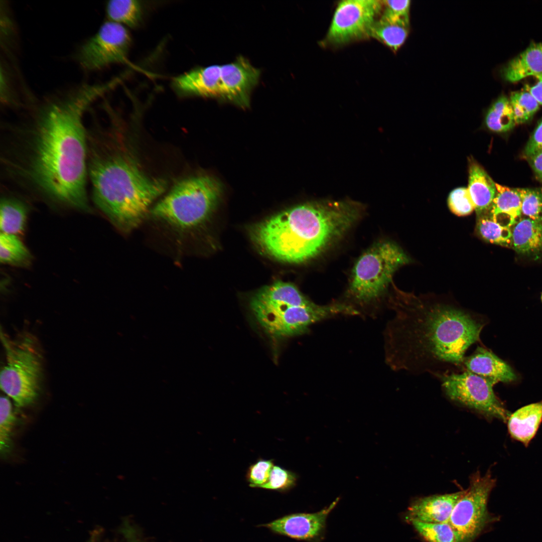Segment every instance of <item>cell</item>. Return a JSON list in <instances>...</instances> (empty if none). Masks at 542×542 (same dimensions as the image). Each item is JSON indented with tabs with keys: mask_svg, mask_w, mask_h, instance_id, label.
I'll return each instance as SVG.
<instances>
[{
	"mask_svg": "<svg viewBox=\"0 0 542 542\" xmlns=\"http://www.w3.org/2000/svg\"><path fill=\"white\" fill-rule=\"evenodd\" d=\"M410 29V19L384 13L373 25L369 37H372L396 51L405 42Z\"/></svg>",
	"mask_w": 542,
	"mask_h": 542,
	"instance_id": "44dd1931",
	"label": "cell"
},
{
	"mask_svg": "<svg viewBox=\"0 0 542 542\" xmlns=\"http://www.w3.org/2000/svg\"><path fill=\"white\" fill-rule=\"evenodd\" d=\"M476 229L479 235L486 241L505 247L512 246L511 228L499 224L486 214L478 217Z\"/></svg>",
	"mask_w": 542,
	"mask_h": 542,
	"instance_id": "4316f807",
	"label": "cell"
},
{
	"mask_svg": "<svg viewBox=\"0 0 542 542\" xmlns=\"http://www.w3.org/2000/svg\"><path fill=\"white\" fill-rule=\"evenodd\" d=\"M351 199L301 204L254 225L251 236L265 254L289 263L308 261L341 237L363 215Z\"/></svg>",
	"mask_w": 542,
	"mask_h": 542,
	"instance_id": "277c9868",
	"label": "cell"
},
{
	"mask_svg": "<svg viewBox=\"0 0 542 542\" xmlns=\"http://www.w3.org/2000/svg\"><path fill=\"white\" fill-rule=\"evenodd\" d=\"M521 199V214L542 222V189L517 188Z\"/></svg>",
	"mask_w": 542,
	"mask_h": 542,
	"instance_id": "4dcf8cb0",
	"label": "cell"
},
{
	"mask_svg": "<svg viewBox=\"0 0 542 542\" xmlns=\"http://www.w3.org/2000/svg\"><path fill=\"white\" fill-rule=\"evenodd\" d=\"M512 246L518 253L542 254V222L521 218L512 229Z\"/></svg>",
	"mask_w": 542,
	"mask_h": 542,
	"instance_id": "7402d4cb",
	"label": "cell"
},
{
	"mask_svg": "<svg viewBox=\"0 0 542 542\" xmlns=\"http://www.w3.org/2000/svg\"><path fill=\"white\" fill-rule=\"evenodd\" d=\"M106 13L109 21L134 27L142 17V5L135 0H112L107 2Z\"/></svg>",
	"mask_w": 542,
	"mask_h": 542,
	"instance_id": "d4e9b609",
	"label": "cell"
},
{
	"mask_svg": "<svg viewBox=\"0 0 542 542\" xmlns=\"http://www.w3.org/2000/svg\"><path fill=\"white\" fill-rule=\"evenodd\" d=\"M131 38L122 25L108 21L80 47L77 60L85 70L101 69L124 62L130 46Z\"/></svg>",
	"mask_w": 542,
	"mask_h": 542,
	"instance_id": "7c38bea8",
	"label": "cell"
},
{
	"mask_svg": "<svg viewBox=\"0 0 542 542\" xmlns=\"http://www.w3.org/2000/svg\"><path fill=\"white\" fill-rule=\"evenodd\" d=\"M417 531L428 542H457L453 529L448 522L410 521Z\"/></svg>",
	"mask_w": 542,
	"mask_h": 542,
	"instance_id": "f546056e",
	"label": "cell"
},
{
	"mask_svg": "<svg viewBox=\"0 0 542 542\" xmlns=\"http://www.w3.org/2000/svg\"><path fill=\"white\" fill-rule=\"evenodd\" d=\"M495 187L494 198L488 211L485 214L499 224L511 228L521 218L520 194L517 189L496 183Z\"/></svg>",
	"mask_w": 542,
	"mask_h": 542,
	"instance_id": "e0dca14e",
	"label": "cell"
},
{
	"mask_svg": "<svg viewBox=\"0 0 542 542\" xmlns=\"http://www.w3.org/2000/svg\"><path fill=\"white\" fill-rule=\"evenodd\" d=\"M442 389L452 401L473 409L488 419L496 418L507 422L510 415L496 396L495 380L465 370L436 376Z\"/></svg>",
	"mask_w": 542,
	"mask_h": 542,
	"instance_id": "9c48e42d",
	"label": "cell"
},
{
	"mask_svg": "<svg viewBox=\"0 0 542 542\" xmlns=\"http://www.w3.org/2000/svg\"><path fill=\"white\" fill-rule=\"evenodd\" d=\"M223 192L221 183L207 175L189 177L176 183L149 214L152 218L181 232H189L203 224L218 205Z\"/></svg>",
	"mask_w": 542,
	"mask_h": 542,
	"instance_id": "8992f818",
	"label": "cell"
},
{
	"mask_svg": "<svg viewBox=\"0 0 542 542\" xmlns=\"http://www.w3.org/2000/svg\"><path fill=\"white\" fill-rule=\"evenodd\" d=\"M31 259L30 252L16 235L1 233L0 260L2 263L26 266L30 263Z\"/></svg>",
	"mask_w": 542,
	"mask_h": 542,
	"instance_id": "484cf974",
	"label": "cell"
},
{
	"mask_svg": "<svg viewBox=\"0 0 542 542\" xmlns=\"http://www.w3.org/2000/svg\"><path fill=\"white\" fill-rule=\"evenodd\" d=\"M463 367L474 374L497 382H510L516 379L511 367L489 349L478 346L470 356L465 357Z\"/></svg>",
	"mask_w": 542,
	"mask_h": 542,
	"instance_id": "2e32d148",
	"label": "cell"
},
{
	"mask_svg": "<svg viewBox=\"0 0 542 542\" xmlns=\"http://www.w3.org/2000/svg\"><path fill=\"white\" fill-rule=\"evenodd\" d=\"M485 124L490 130L497 133L507 132L514 127V114L507 97L500 96L491 105L486 113Z\"/></svg>",
	"mask_w": 542,
	"mask_h": 542,
	"instance_id": "cb8c5ba5",
	"label": "cell"
},
{
	"mask_svg": "<svg viewBox=\"0 0 542 542\" xmlns=\"http://www.w3.org/2000/svg\"><path fill=\"white\" fill-rule=\"evenodd\" d=\"M465 492L464 490L416 499L409 506L406 518L410 522H448L455 505Z\"/></svg>",
	"mask_w": 542,
	"mask_h": 542,
	"instance_id": "9a60e30c",
	"label": "cell"
},
{
	"mask_svg": "<svg viewBox=\"0 0 542 542\" xmlns=\"http://www.w3.org/2000/svg\"><path fill=\"white\" fill-rule=\"evenodd\" d=\"M109 88L107 84H84L43 105L22 134L12 171L49 198L89 211L83 116L92 102Z\"/></svg>",
	"mask_w": 542,
	"mask_h": 542,
	"instance_id": "6da1fadb",
	"label": "cell"
},
{
	"mask_svg": "<svg viewBox=\"0 0 542 542\" xmlns=\"http://www.w3.org/2000/svg\"><path fill=\"white\" fill-rule=\"evenodd\" d=\"M275 466L274 460L258 459L250 464L245 473V479L249 486L252 488H260L268 480L272 470Z\"/></svg>",
	"mask_w": 542,
	"mask_h": 542,
	"instance_id": "d6a6232c",
	"label": "cell"
},
{
	"mask_svg": "<svg viewBox=\"0 0 542 542\" xmlns=\"http://www.w3.org/2000/svg\"><path fill=\"white\" fill-rule=\"evenodd\" d=\"M542 420V400L525 405L509 415L507 421L512 438L527 446Z\"/></svg>",
	"mask_w": 542,
	"mask_h": 542,
	"instance_id": "ffe728a7",
	"label": "cell"
},
{
	"mask_svg": "<svg viewBox=\"0 0 542 542\" xmlns=\"http://www.w3.org/2000/svg\"><path fill=\"white\" fill-rule=\"evenodd\" d=\"M468 192L477 216L489 210L496 193L495 183L484 169L474 161L469 164Z\"/></svg>",
	"mask_w": 542,
	"mask_h": 542,
	"instance_id": "ac0fdd59",
	"label": "cell"
},
{
	"mask_svg": "<svg viewBox=\"0 0 542 542\" xmlns=\"http://www.w3.org/2000/svg\"><path fill=\"white\" fill-rule=\"evenodd\" d=\"M250 307L265 332L276 338L304 334L312 325L349 312L343 303L317 305L295 286L283 282L258 291L251 297Z\"/></svg>",
	"mask_w": 542,
	"mask_h": 542,
	"instance_id": "5b68a950",
	"label": "cell"
},
{
	"mask_svg": "<svg viewBox=\"0 0 542 542\" xmlns=\"http://www.w3.org/2000/svg\"><path fill=\"white\" fill-rule=\"evenodd\" d=\"M410 261L403 250L394 242L376 243L355 262L348 296L362 307L375 303L385 293L395 272Z\"/></svg>",
	"mask_w": 542,
	"mask_h": 542,
	"instance_id": "ba28073f",
	"label": "cell"
},
{
	"mask_svg": "<svg viewBox=\"0 0 542 542\" xmlns=\"http://www.w3.org/2000/svg\"><path fill=\"white\" fill-rule=\"evenodd\" d=\"M495 483L490 471L483 475L477 471L470 477L468 489L455 505L448 522L457 542H472L489 522L487 502Z\"/></svg>",
	"mask_w": 542,
	"mask_h": 542,
	"instance_id": "30bf717a",
	"label": "cell"
},
{
	"mask_svg": "<svg viewBox=\"0 0 542 542\" xmlns=\"http://www.w3.org/2000/svg\"><path fill=\"white\" fill-rule=\"evenodd\" d=\"M116 124L87 128V172L96 206L120 230L136 228L150 213L166 182L143 170Z\"/></svg>",
	"mask_w": 542,
	"mask_h": 542,
	"instance_id": "3957f363",
	"label": "cell"
},
{
	"mask_svg": "<svg viewBox=\"0 0 542 542\" xmlns=\"http://www.w3.org/2000/svg\"><path fill=\"white\" fill-rule=\"evenodd\" d=\"M541 300H542V295H541Z\"/></svg>",
	"mask_w": 542,
	"mask_h": 542,
	"instance_id": "60d3db41",
	"label": "cell"
},
{
	"mask_svg": "<svg viewBox=\"0 0 542 542\" xmlns=\"http://www.w3.org/2000/svg\"><path fill=\"white\" fill-rule=\"evenodd\" d=\"M540 151H542V119L528 140L525 148L524 154L528 158Z\"/></svg>",
	"mask_w": 542,
	"mask_h": 542,
	"instance_id": "d590c367",
	"label": "cell"
},
{
	"mask_svg": "<svg viewBox=\"0 0 542 542\" xmlns=\"http://www.w3.org/2000/svg\"><path fill=\"white\" fill-rule=\"evenodd\" d=\"M122 531L127 542H143L137 534L136 531L131 525L128 524H125L123 527Z\"/></svg>",
	"mask_w": 542,
	"mask_h": 542,
	"instance_id": "f35d334b",
	"label": "cell"
},
{
	"mask_svg": "<svg viewBox=\"0 0 542 542\" xmlns=\"http://www.w3.org/2000/svg\"><path fill=\"white\" fill-rule=\"evenodd\" d=\"M26 204L14 198L4 197L1 201V233L17 235L23 232L28 209Z\"/></svg>",
	"mask_w": 542,
	"mask_h": 542,
	"instance_id": "603a6c76",
	"label": "cell"
},
{
	"mask_svg": "<svg viewBox=\"0 0 542 542\" xmlns=\"http://www.w3.org/2000/svg\"><path fill=\"white\" fill-rule=\"evenodd\" d=\"M298 478L294 472L275 465L268 481L260 488L285 493L296 486Z\"/></svg>",
	"mask_w": 542,
	"mask_h": 542,
	"instance_id": "1f68e13d",
	"label": "cell"
},
{
	"mask_svg": "<svg viewBox=\"0 0 542 542\" xmlns=\"http://www.w3.org/2000/svg\"><path fill=\"white\" fill-rule=\"evenodd\" d=\"M528 158L535 174L542 182V151L536 152Z\"/></svg>",
	"mask_w": 542,
	"mask_h": 542,
	"instance_id": "8d00e7d4",
	"label": "cell"
},
{
	"mask_svg": "<svg viewBox=\"0 0 542 542\" xmlns=\"http://www.w3.org/2000/svg\"><path fill=\"white\" fill-rule=\"evenodd\" d=\"M91 542H96V541H91Z\"/></svg>",
	"mask_w": 542,
	"mask_h": 542,
	"instance_id": "ab89813d",
	"label": "cell"
},
{
	"mask_svg": "<svg viewBox=\"0 0 542 542\" xmlns=\"http://www.w3.org/2000/svg\"><path fill=\"white\" fill-rule=\"evenodd\" d=\"M173 87L181 96H200L223 100L222 66L194 68L174 78Z\"/></svg>",
	"mask_w": 542,
	"mask_h": 542,
	"instance_id": "5bb4252c",
	"label": "cell"
},
{
	"mask_svg": "<svg viewBox=\"0 0 542 542\" xmlns=\"http://www.w3.org/2000/svg\"><path fill=\"white\" fill-rule=\"evenodd\" d=\"M537 81L533 86H526L525 89L530 92L538 102L542 105V73L535 76Z\"/></svg>",
	"mask_w": 542,
	"mask_h": 542,
	"instance_id": "74e56055",
	"label": "cell"
},
{
	"mask_svg": "<svg viewBox=\"0 0 542 542\" xmlns=\"http://www.w3.org/2000/svg\"><path fill=\"white\" fill-rule=\"evenodd\" d=\"M382 9L380 1L341 2L335 11L325 44L338 46L369 37L371 29Z\"/></svg>",
	"mask_w": 542,
	"mask_h": 542,
	"instance_id": "8fae6325",
	"label": "cell"
},
{
	"mask_svg": "<svg viewBox=\"0 0 542 542\" xmlns=\"http://www.w3.org/2000/svg\"><path fill=\"white\" fill-rule=\"evenodd\" d=\"M16 422L11 400L7 395L0 400V449L2 455L7 454L12 445L11 435Z\"/></svg>",
	"mask_w": 542,
	"mask_h": 542,
	"instance_id": "f1b7e54d",
	"label": "cell"
},
{
	"mask_svg": "<svg viewBox=\"0 0 542 542\" xmlns=\"http://www.w3.org/2000/svg\"><path fill=\"white\" fill-rule=\"evenodd\" d=\"M384 331V354L393 370L436 376L463 367L465 353L480 341L482 315L442 300L400 296Z\"/></svg>",
	"mask_w": 542,
	"mask_h": 542,
	"instance_id": "7a4b0ae2",
	"label": "cell"
},
{
	"mask_svg": "<svg viewBox=\"0 0 542 542\" xmlns=\"http://www.w3.org/2000/svg\"><path fill=\"white\" fill-rule=\"evenodd\" d=\"M338 502L315 513H297L285 515L261 525L272 532L293 539L317 542L324 534L326 521Z\"/></svg>",
	"mask_w": 542,
	"mask_h": 542,
	"instance_id": "4fadbf2b",
	"label": "cell"
},
{
	"mask_svg": "<svg viewBox=\"0 0 542 542\" xmlns=\"http://www.w3.org/2000/svg\"><path fill=\"white\" fill-rule=\"evenodd\" d=\"M382 12L393 16L410 19L411 1H383Z\"/></svg>",
	"mask_w": 542,
	"mask_h": 542,
	"instance_id": "e575fe53",
	"label": "cell"
},
{
	"mask_svg": "<svg viewBox=\"0 0 542 542\" xmlns=\"http://www.w3.org/2000/svg\"><path fill=\"white\" fill-rule=\"evenodd\" d=\"M516 124L528 121L536 113L539 104L528 91L513 92L509 99Z\"/></svg>",
	"mask_w": 542,
	"mask_h": 542,
	"instance_id": "83f0119b",
	"label": "cell"
},
{
	"mask_svg": "<svg viewBox=\"0 0 542 542\" xmlns=\"http://www.w3.org/2000/svg\"><path fill=\"white\" fill-rule=\"evenodd\" d=\"M6 364L0 375L1 389L18 408L33 404L38 397L43 379V353L36 337L22 331L11 338L2 332Z\"/></svg>",
	"mask_w": 542,
	"mask_h": 542,
	"instance_id": "52a82bcc",
	"label": "cell"
},
{
	"mask_svg": "<svg viewBox=\"0 0 542 542\" xmlns=\"http://www.w3.org/2000/svg\"><path fill=\"white\" fill-rule=\"evenodd\" d=\"M448 205L451 211L458 216L467 215L474 210L468 190L465 188L456 189L450 193Z\"/></svg>",
	"mask_w": 542,
	"mask_h": 542,
	"instance_id": "836d02e7",
	"label": "cell"
},
{
	"mask_svg": "<svg viewBox=\"0 0 542 542\" xmlns=\"http://www.w3.org/2000/svg\"><path fill=\"white\" fill-rule=\"evenodd\" d=\"M501 73L506 81L513 83L542 73V42L531 43L509 61Z\"/></svg>",
	"mask_w": 542,
	"mask_h": 542,
	"instance_id": "d6986e66",
	"label": "cell"
}]
</instances>
